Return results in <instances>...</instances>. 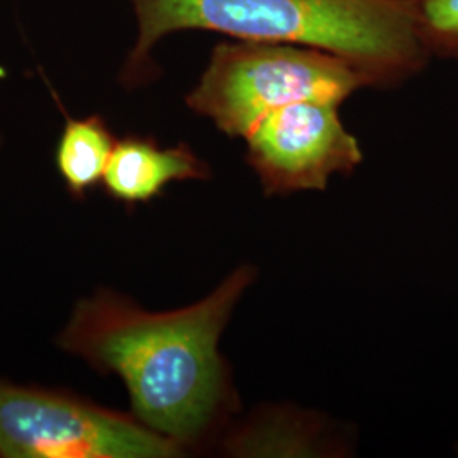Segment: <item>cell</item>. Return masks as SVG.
Here are the masks:
<instances>
[{
  "instance_id": "3",
  "label": "cell",
  "mask_w": 458,
  "mask_h": 458,
  "mask_svg": "<svg viewBox=\"0 0 458 458\" xmlns=\"http://www.w3.org/2000/svg\"><path fill=\"white\" fill-rule=\"evenodd\" d=\"M367 79L321 49L233 39L216 45L185 102L229 138H243L280 107L301 100L344 104Z\"/></svg>"
},
{
  "instance_id": "7",
  "label": "cell",
  "mask_w": 458,
  "mask_h": 458,
  "mask_svg": "<svg viewBox=\"0 0 458 458\" xmlns=\"http://www.w3.org/2000/svg\"><path fill=\"white\" fill-rule=\"evenodd\" d=\"M114 145V134L100 115L79 119L66 115L55 149V165L70 196L83 199L102 183Z\"/></svg>"
},
{
  "instance_id": "6",
  "label": "cell",
  "mask_w": 458,
  "mask_h": 458,
  "mask_svg": "<svg viewBox=\"0 0 458 458\" xmlns=\"http://www.w3.org/2000/svg\"><path fill=\"white\" fill-rule=\"evenodd\" d=\"M211 168L187 145L162 148L153 138L115 140L102 185L109 197L126 206L162 196L174 182L208 181Z\"/></svg>"
},
{
  "instance_id": "8",
  "label": "cell",
  "mask_w": 458,
  "mask_h": 458,
  "mask_svg": "<svg viewBox=\"0 0 458 458\" xmlns=\"http://www.w3.org/2000/svg\"><path fill=\"white\" fill-rule=\"evenodd\" d=\"M414 22L429 56L458 60V0H414Z\"/></svg>"
},
{
  "instance_id": "5",
  "label": "cell",
  "mask_w": 458,
  "mask_h": 458,
  "mask_svg": "<svg viewBox=\"0 0 458 458\" xmlns=\"http://www.w3.org/2000/svg\"><path fill=\"white\" fill-rule=\"evenodd\" d=\"M340 106L294 102L267 115L246 136V162L265 194L325 191L335 174H352L361 164L359 140L344 128Z\"/></svg>"
},
{
  "instance_id": "2",
  "label": "cell",
  "mask_w": 458,
  "mask_h": 458,
  "mask_svg": "<svg viewBox=\"0 0 458 458\" xmlns=\"http://www.w3.org/2000/svg\"><path fill=\"white\" fill-rule=\"evenodd\" d=\"M138 24L126 77L136 79L165 36L213 31L331 53L369 87H394L428 64L414 0H130Z\"/></svg>"
},
{
  "instance_id": "1",
  "label": "cell",
  "mask_w": 458,
  "mask_h": 458,
  "mask_svg": "<svg viewBox=\"0 0 458 458\" xmlns=\"http://www.w3.org/2000/svg\"><path fill=\"white\" fill-rule=\"evenodd\" d=\"M253 277L250 267H240L202 301L166 312L98 289L73 306L56 346L96 372L119 377L134 418L187 450L233 408L219 340Z\"/></svg>"
},
{
  "instance_id": "4",
  "label": "cell",
  "mask_w": 458,
  "mask_h": 458,
  "mask_svg": "<svg viewBox=\"0 0 458 458\" xmlns=\"http://www.w3.org/2000/svg\"><path fill=\"white\" fill-rule=\"evenodd\" d=\"M183 452L134 414L0 378V457L172 458Z\"/></svg>"
}]
</instances>
